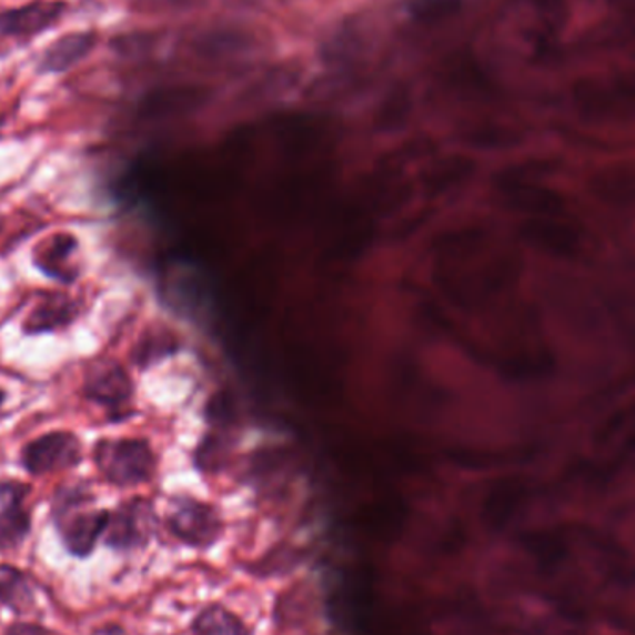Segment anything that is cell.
<instances>
[{
    "label": "cell",
    "instance_id": "18",
    "mask_svg": "<svg viewBox=\"0 0 635 635\" xmlns=\"http://www.w3.org/2000/svg\"><path fill=\"white\" fill-rule=\"evenodd\" d=\"M363 41L359 38L355 29H342L336 32L324 49V57L327 62H346L347 58L361 51Z\"/></svg>",
    "mask_w": 635,
    "mask_h": 635
},
{
    "label": "cell",
    "instance_id": "17",
    "mask_svg": "<svg viewBox=\"0 0 635 635\" xmlns=\"http://www.w3.org/2000/svg\"><path fill=\"white\" fill-rule=\"evenodd\" d=\"M460 7L461 0H413L409 13L419 23H437L457 12Z\"/></svg>",
    "mask_w": 635,
    "mask_h": 635
},
{
    "label": "cell",
    "instance_id": "15",
    "mask_svg": "<svg viewBox=\"0 0 635 635\" xmlns=\"http://www.w3.org/2000/svg\"><path fill=\"white\" fill-rule=\"evenodd\" d=\"M527 552L543 563V565H557L567 557V545L560 535L548 534V532H535L524 540Z\"/></svg>",
    "mask_w": 635,
    "mask_h": 635
},
{
    "label": "cell",
    "instance_id": "5",
    "mask_svg": "<svg viewBox=\"0 0 635 635\" xmlns=\"http://www.w3.org/2000/svg\"><path fill=\"white\" fill-rule=\"evenodd\" d=\"M170 530L187 545L206 548L222 534V522L209 505L184 500L171 511Z\"/></svg>",
    "mask_w": 635,
    "mask_h": 635
},
{
    "label": "cell",
    "instance_id": "2",
    "mask_svg": "<svg viewBox=\"0 0 635 635\" xmlns=\"http://www.w3.org/2000/svg\"><path fill=\"white\" fill-rule=\"evenodd\" d=\"M80 457L82 448L74 433L52 432L27 444L21 454V463L30 474L41 476L79 465Z\"/></svg>",
    "mask_w": 635,
    "mask_h": 635
},
{
    "label": "cell",
    "instance_id": "1",
    "mask_svg": "<svg viewBox=\"0 0 635 635\" xmlns=\"http://www.w3.org/2000/svg\"><path fill=\"white\" fill-rule=\"evenodd\" d=\"M95 461L110 483L127 487L148 482L154 471V455L140 439H107L95 446Z\"/></svg>",
    "mask_w": 635,
    "mask_h": 635
},
{
    "label": "cell",
    "instance_id": "12",
    "mask_svg": "<svg viewBox=\"0 0 635 635\" xmlns=\"http://www.w3.org/2000/svg\"><path fill=\"white\" fill-rule=\"evenodd\" d=\"M74 316L77 312H74L73 301L62 294L49 295L36 306L34 311L30 312L23 331L27 335H40V333L62 330L73 322Z\"/></svg>",
    "mask_w": 635,
    "mask_h": 635
},
{
    "label": "cell",
    "instance_id": "6",
    "mask_svg": "<svg viewBox=\"0 0 635 635\" xmlns=\"http://www.w3.org/2000/svg\"><path fill=\"white\" fill-rule=\"evenodd\" d=\"M84 396L101 407L118 411L132 396V383L125 370L114 361L93 363L85 374Z\"/></svg>",
    "mask_w": 635,
    "mask_h": 635
},
{
    "label": "cell",
    "instance_id": "7",
    "mask_svg": "<svg viewBox=\"0 0 635 635\" xmlns=\"http://www.w3.org/2000/svg\"><path fill=\"white\" fill-rule=\"evenodd\" d=\"M522 234L537 250L560 259L576 256L582 248V233L578 228L562 220H552L551 216L524 223Z\"/></svg>",
    "mask_w": 635,
    "mask_h": 635
},
{
    "label": "cell",
    "instance_id": "13",
    "mask_svg": "<svg viewBox=\"0 0 635 635\" xmlns=\"http://www.w3.org/2000/svg\"><path fill=\"white\" fill-rule=\"evenodd\" d=\"M511 201L516 209L527 210L540 216H557V212L565 206V199L554 190L541 187H516L511 192Z\"/></svg>",
    "mask_w": 635,
    "mask_h": 635
},
{
    "label": "cell",
    "instance_id": "24",
    "mask_svg": "<svg viewBox=\"0 0 635 635\" xmlns=\"http://www.w3.org/2000/svg\"><path fill=\"white\" fill-rule=\"evenodd\" d=\"M2 403H4V392L0 391V407H2Z\"/></svg>",
    "mask_w": 635,
    "mask_h": 635
},
{
    "label": "cell",
    "instance_id": "4",
    "mask_svg": "<svg viewBox=\"0 0 635 635\" xmlns=\"http://www.w3.org/2000/svg\"><path fill=\"white\" fill-rule=\"evenodd\" d=\"M68 496V504H63L62 518H60L63 541L73 554L85 556L93 551L97 540L104 534L109 513H104V511H80V494L73 491Z\"/></svg>",
    "mask_w": 635,
    "mask_h": 635
},
{
    "label": "cell",
    "instance_id": "22",
    "mask_svg": "<svg viewBox=\"0 0 635 635\" xmlns=\"http://www.w3.org/2000/svg\"><path fill=\"white\" fill-rule=\"evenodd\" d=\"M244 7L250 8H264L273 7V4H281V2H286V0H240Z\"/></svg>",
    "mask_w": 635,
    "mask_h": 635
},
{
    "label": "cell",
    "instance_id": "11",
    "mask_svg": "<svg viewBox=\"0 0 635 635\" xmlns=\"http://www.w3.org/2000/svg\"><path fill=\"white\" fill-rule=\"evenodd\" d=\"M29 487L19 482H0V543H16L29 532L30 521L24 511Z\"/></svg>",
    "mask_w": 635,
    "mask_h": 635
},
{
    "label": "cell",
    "instance_id": "3",
    "mask_svg": "<svg viewBox=\"0 0 635 635\" xmlns=\"http://www.w3.org/2000/svg\"><path fill=\"white\" fill-rule=\"evenodd\" d=\"M68 12L63 0H32L23 7L0 13V36L4 38H34L52 29Z\"/></svg>",
    "mask_w": 635,
    "mask_h": 635
},
{
    "label": "cell",
    "instance_id": "9",
    "mask_svg": "<svg viewBox=\"0 0 635 635\" xmlns=\"http://www.w3.org/2000/svg\"><path fill=\"white\" fill-rule=\"evenodd\" d=\"M151 515L143 504H129L114 515H109L104 537L115 548H132L142 545L149 537Z\"/></svg>",
    "mask_w": 635,
    "mask_h": 635
},
{
    "label": "cell",
    "instance_id": "20",
    "mask_svg": "<svg viewBox=\"0 0 635 635\" xmlns=\"http://www.w3.org/2000/svg\"><path fill=\"white\" fill-rule=\"evenodd\" d=\"M521 488H510L505 493L500 494L496 498V505H494V515L496 518H505V516L511 515V511L515 510V505L518 504L521 500Z\"/></svg>",
    "mask_w": 635,
    "mask_h": 635
},
{
    "label": "cell",
    "instance_id": "8",
    "mask_svg": "<svg viewBox=\"0 0 635 635\" xmlns=\"http://www.w3.org/2000/svg\"><path fill=\"white\" fill-rule=\"evenodd\" d=\"M259 46L256 36L242 27H214L193 40L192 49L203 60H229L244 57Z\"/></svg>",
    "mask_w": 635,
    "mask_h": 635
},
{
    "label": "cell",
    "instance_id": "23",
    "mask_svg": "<svg viewBox=\"0 0 635 635\" xmlns=\"http://www.w3.org/2000/svg\"><path fill=\"white\" fill-rule=\"evenodd\" d=\"M91 635H127L125 629L120 626H104V628L97 629L95 634Z\"/></svg>",
    "mask_w": 635,
    "mask_h": 635
},
{
    "label": "cell",
    "instance_id": "14",
    "mask_svg": "<svg viewBox=\"0 0 635 635\" xmlns=\"http://www.w3.org/2000/svg\"><path fill=\"white\" fill-rule=\"evenodd\" d=\"M195 635H250L242 618L222 606L206 607L193 623Z\"/></svg>",
    "mask_w": 635,
    "mask_h": 635
},
{
    "label": "cell",
    "instance_id": "19",
    "mask_svg": "<svg viewBox=\"0 0 635 635\" xmlns=\"http://www.w3.org/2000/svg\"><path fill=\"white\" fill-rule=\"evenodd\" d=\"M137 7L149 13H179L199 7L203 0H134Z\"/></svg>",
    "mask_w": 635,
    "mask_h": 635
},
{
    "label": "cell",
    "instance_id": "21",
    "mask_svg": "<svg viewBox=\"0 0 635 635\" xmlns=\"http://www.w3.org/2000/svg\"><path fill=\"white\" fill-rule=\"evenodd\" d=\"M7 635H49L46 629L36 624H16L12 628L8 629Z\"/></svg>",
    "mask_w": 635,
    "mask_h": 635
},
{
    "label": "cell",
    "instance_id": "16",
    "mask_svg": "<svg viewBox=\"0 0 635 635\" xmlns=\"http://www.w3.org/2000/svg\"><path fill=\"white\" fill-rule=\"evenodd\" d=\"M0 601L16 609L29 607L32 591L23 574L12 567H0Z\"/></svg>",
    "mask_w": 635,
    "mask_h": 635
},
{
    "label": "cell",
    "instance_id": "10",
    "mask_svg": "<svg viewBox=\"0 0 635 635\" xmlns=\"http://www.w3.org/2000/svg\"><path fill=\"white\" fill-rule=\"evenodd\" d=\"M97 46L95 32H73L54 41L40 60V73H65L79 65Z\"/></svg>",
    "mask_w": 635,
    "mask_h": 635
}]
</instances>
